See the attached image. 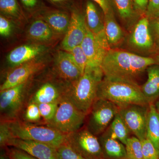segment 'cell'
I'll return each instance as SVG.
<instances>
[{
  "instance_id": "cell-1",
  "label": "cell",
  "mask_w": 159,
  "mask_h": 159,
  "mask_svg": "<svg viewBox=\"0 0 159 159\" xmlns=\"http://www.w3.org/2000/svg\"><path fill=\"white\" fill-rule=\"evenodd\" d=\"M159 64L156 58L144 57L128 51L110 49L101 65L104 76L136 82L149 66Z\"/></svg>"
},
{
  "instance_id": "cell-2",
  "label": "cell",
  "mask_w": 159,
  "mask_h": 159,
  "mask_svg": "<svg viewBox=\"0 0 159 159\" xmlns=\"http://www.w3.org/2000/svg\"><path fill=\"white\" fill-rule=\"evenodd\" d=\"M103 75L100 67H88L78 79L66 88L64 96L88 115L97 99L98 87Z\"/></svg>"
},
{
  "instance_id": "cell-3",
  "label": "cell",
  "mask_w": 159,
  "mask_h": 159,
  "mask_svg": "<svg viewBox=\"0 0 159 159\" xmlns=\"http://www.w3.org/2000/svg\"><path fill=\"white\" fill-rule=\"evenodd\" d=\"M97 98L109 100L119 107L130 104L149 105L136 82L105 76L99 83Z\"/></svg>"
},
{
  "instance_id": "cell-4",
  "label": "cell",
  "mask_w": 159,
  "mask_h": 159,
  "mask_svg": "<svg viewBox=\"0 0 159 159\" xmlns=\"http://www.w3.org/2000/svg\"><path fill=\"white\" fill-rule=\"evenodd\" d=\"M9 122L13 138L42 142L56 149L67 142L68 134L48 125H34L17 119Z\"/></svg>"
},
{
  "instance_id": "cell-5",
  "label": "cell",
  "mask_w": 159,
  "mask_h": 159,
  "mask_svg": "<svg viewBox=\"0 0 159 159\" xmlns=\"http://www.w3.org/2000/svg\"><path fill=\"white\" fill-rule=\"evenodd\" d=\"M87 116L64 96L58 103L54 118L47 125L62 133L69 134L82 128Z\"/></svg>"
},
{
  "instance_id": "cell-6",
  "label": "cell",
  "mask_w": 159,
  "mask_h": 159,
  "mask_svg": "<svg viewBox=\"0 0 159 159\" xmlns=\"http://www.w3.org/2000/svg\"><path fill=\"white\" fill-rule=\"evenodd\" d=\"M119 111V107L113 102L97 98L88 115L86 128L97 137L107 129Z\"/></svg>"
},
{
  "instance_id": "cell-7",
  "label": "cell",
  "mask_w": 159,
  "mask_h": 159,
  "mask_svg": "<svg viewBox=\"0 0 159 159\" xmlns=\"http://www.w3.org/2000/svg\"><path fill=\"white\" fill-rule=\"evenodd\" d=\"M67 142L86 159H104L98 137L86 127L69 134Z\"/></svg>"
},
{
  "instance_id": "cell-8",
  "label": "cell",
  "mask_w": 159,
  "mask_h": 159,
  "mask_svg": "<svg viewBox=\"0 0 159 159\" xmlns=\"http://www.w3.org/2000/svg\"><path fill=\"white\" fill-rule=\"evenodd\" d=\"M26 83L1 91V121L16 120L21 111L25 97Z\"/></svg>"
},
{
  "instance_id": "cell-9",
  "label": "cell",
  "mask_w": 159,
  "mask_h": 159,
  "mask_svg": "<svg viewBox=\"0 0 159 159\" xmlns=\"http://www.w3.org/2000/svg\"><path fill=\"white\" fill-rule=\"evenodd\" d=\"M148 106L130 104L119 107V113L129 131L140 140L146 139Z\"/></svg>"
},
{
  "instance_id": "cell-10",
  "label": "cell",
  "mask_w": 159,
  "mask_h": 159,
  "mask_svg": "<svg viewBox=\"0 0 159 159\" xmlns=\"http://www.w3.org/2000/svg\"><path fill=\"white\" fill-rule=\"evenodd\" d=\"M88 30L85 15L78 9H73L71 12L70 25L61 43L62 48L69 52L75 47L80 45Z\"/></svg>"
},
{
  "instance_id": "cell-11",
  "label": "cell",
  "mask_w": 159,
  "mask_h": 159,
  "mask_svg": "<svg viewBox=\"0 0 159 159\" xmlns=\"http://www.w3.org/2000/svg\"><path fill=\"white\" fill-rule=\"evenodd\" d=\"M86 55L90 67H100L107 52L111 49L107 43L103 41L88 30L80 45Z\"/></svg>"
},
{
  "instance_id": "cell-12",
  "label": "cell",
  "mask_w": 159,
  "mask_h": 159,
  "mask_svg": "<svg viewBox=\"0 0 159 159\" xmlns=\"http://www.w3.org/2000/svg\"><path fill=\"white\" fill-rule=\"evenodd\" d=\"M128 43L139 51H148L154 48L155 42L151 32L149 20L146 16L138 21L128 38Z\"/></svg>"
},
{
  "instance_id": "cell-13",
  "label": "cell",
  "mask_w": 159,
  "mask_h": 159,
  "mask_svg": "<svg viewBox=\"0 0 159 159\" xmlns=\"http://www.w3.org/2000/svg\"><path fill=\"white\" fill-rule=\"evenodd\" d=\"M7 145L13 146L38 159H57L56 148L42 142L14 138Z\"/></svg>"
},
{
  "instance_id": "cell-14",
  "label": "cell",
  "mask_w": 159,
  "mask_h": 159,
  "mask_svg": "<svg viewBox=\"0 0 159 159\" xmlns=\"http://www.w3.org/2000/svg\"><path fill=\"white\" fill-rule=\"evenodd\" d=\"M44 66L43 63L31 61L20 65L10 72L1 85L0 91L26 83L29 77Z\"/></svg>"
},
{
  "instance_id": "cell-15",
  "label": "cell",
  "mask_w": 159,
  "mask_h": 159,
  "mask_svg": "<svg viewBox=\"0 0 159 159\" xmlns=\"http://www.w3.org/2000/svg\"><path fill=\"white\" fill-rule=\"evenodd\" d=\"M55 68L60 77L70 83L78 79L83 74L74 62L70 53L66 51L58 52Z\"/></svg>"
},
{
  "instance_id": "cell-16",
  "label": "cell",
  "mask_w": 159,
  "mask_h": 159,
  "mask_svg": "<svg viewBox=\"0 0 159 159\" xmlns=\"http://www.w3.org/2000/svg\"><path fill=\"white\" fill-rule=\"evenodd\" d=\"M85 16L87 26L90 31L108 43L104 30V19L102 20L97 6L91 0H88L86 3Z\"/></svg>"
},
{
  "instance_id": "cell-17",
  "label": "cell",
  "mask_w": 159,
  "mask_h": 159,
  "mask_svg": "<svg viewBox=\"0 0 159 159\" xmlns=\"http://www.w3.org/2000/svg\"><path fill=\"white\" fill-rule=\"evenodd\" d=\"M64 94L65 89L61 90L54 84L46 83L38 89L30 99V102L37 104L59 102Z\"/></svg>"
},
{
  "instance_id": "cell-18",
  "label": "cell",
  "mask_w": 159,
  "mask_h": 159,
  "mask_svg": "<svg viewBox=\"0 0 159 159\" xmlns=\"http://www.w3.org/2000/svg\"><path fill=\"white\" fill-rule=\"evenodd\" d=\"M104 159H126L125 145L103 132L98 137Z\"/></svg>"
},
{
  "instance_id": "cell-19",
  "label": "cell",
  "mask_w": 159,
  "mask_h": 159,
  "mask_svg": "<svg viewBox=\"0 0 159 159\" xmlns=\"http://www.w3.org/2000/svg\"><path fill=\"white\" fill-rule=\"evenodd\" d=\"M43 48L40 46L23 45L20 46L11 51L7 56V61L13 66L21 65L31 61L40 54Z\"/></svg>"
},
{
  "instance_id": "cell-20",
  "label": "cell",
  "mask_w": 159,
  "mask_h": 159,
  "mask_svg": "<svg viewBox=\"0 0 159 159\" xmlns=\"http://www.w3.org/2000/svg\"><path fill=\"white\" fill-rule=\"evenodd\" d=\"M146 70L148 79L141 89L148 103H154L159 97V64L149 66Z\"/></svg>"
},
{
  "instance_id": "cell-21",
  "label": "cell",
  "mask_w": 159,
  "mask_h": 159,
  "mask_svg": "<svg viewBox=\"0 0 159 159\" xmlns=\"http://www.w3.org/2000/svg\"><path fill=\"white\" fill-rule=\"evenodd\" d=\"M42 19L50 26L53 31L58 33H66L70 25V16L65 11L50 10L43 11Z\"/></svg>"
},
{
  "instance_id": "cell-22",
  "label": "cell",
  "mask_w": 159,
  "mask_h": 159,
  "mask_svg": "<svg viewBox=\"0 0 159 159\" xmlns=\"http://www.w3.org/2000/svg\"><path fill=\"white\" fill-rule=\"evenodd\" d=\"M103 19L107 40L110 48L112 49L122 41L124 32L115 18L114 11L104 15Z\"/></svg>"
},
{
  "instance_id": "cell-23",
  "label": "cell",
  "mask_w": 159,
  "mask_h": 159,
  "mask_svg": "<svg viewBox=\"0 0 159 159\" xmlns=\"http://www.w3.org/2000/svg\"><path fill=\"white\" fill-rule=\"evenodd\" d=\"M146 138L153 143L159 156V113L154 103H150L148 106Z\"/></svg>"
},
{
  "instance_id": "cell-24",
  "label": "cell",
  "mask_w": 159,
  "mask_h": 159,
  "mask_svg": "<svg viewBox=\"0 0 159 159\" xmlns=\"http://www.w3.org/2000/svg\"><path fill=\"white\" fill-rule=\"evenodd\" d=\"M105 132L111 138L116 139L125 145L129 138V133H130L119 112L114 118Z\"/></svg>"
},
{
  "instance_id": "cell-25",
  "label": "cell",
  "mask_w": 159,
  "mask_h": 159,
  "mask_svg": "<svg viewBox=\"0 0 159 159\" xmlns=\"http://www.w3.org/2000/svg\"><path fill=\"white\" fill-rule=\"evenodd\" d=\"M28 34L32 39L45 41L52 37L53 30L45 21L40 19L32 23L28 31Z\"/></svg>"
},
{
  "instance_id": "cell-26",
  "label": "cell",
  "mask_w": 159,
  "mask_h": 159,
  "mask_svg": "<svg viewBox=\"0 0 159 159\" xmlns=\"http://www.w3.org/2000/svg\"><path fill=\"white\" fill-rule=\"evenodd\" d=\"M121 19L126 24L133 22L138 13L135 9L132 0H111Z\"/></svg>"
},
{
  "instance_id": "cell-27",
  "label": "cell",
  "mask_w": 159,
  "mask_h": 159,
  "mask_svg": "<svg viewBox=\"0 0 159 159\" xmlns=\"http://www.w3.org/2000/svg\"><path fill=\"white\" fill-rule=\"evenodd\" d=\"M126 159H144L141 140L136 137H129L125 145Z\"/></svg>"
},
{
  "instance_id": "cell-28",
  "label": "cell",
  "mask_w": 159,
  "mask_h": 159,
  "mask_svg": "<svg viewBox=\"0 0 159 159\" xmlns=\"http://www.w3.org/2000/svg\"><path fill=\"white\" fill-rule=\"evenodd\" d=\"M0 10L3 14L11 17L19 18L22 15L17 0H0Z\"/></svg>"
},
{
  "instance_id": "cell-29",
  "label": "cell",
  "mask_w": 159,
  "mask_h": 159,
  "mask_svg": "<svg viewBox=\"0 0 159 159\" xmlns=\"http://www.w3.org/2000/svg\"><path fill=\"white\" fill-rule=\"evenodd\" d=\"M68 52L70 54L74 62L84 74L86 69L89 67V61L81 46L75 47Z\"/></svg>"
},
{
  "instance_id": "cell-30",
  "label": "cell",
  "mask_w": 159,
  "mask_h": 159,
  "mask_svg": "<svg viewBox=\"0 0 159 159\" xmlns=\"http://www.w3.org/2000/svg\"><path fill=\"white\" fill-rule=\"evenodd\" d=\"M57 159H86L74 149L67 142L56 149Z\"/></svg>"
},
{
  "instance_id": "cell-31",
  "label": "cell",
  "mask_w": 159,
  "mask_h": 159,
  "mask_svg": "<svg viewBox=\"0 0 159 159\" xmlns=\"http://www.w3.org/2000/svg\"><path fill=\"white\" fill-rule=\"evenodd\" d=\"M59 102L54 103H42L37 104L39 108L41 116L48 123L52 120L57 110Z\"/></svg>"
},
{
  "instance_id": "cell-32",
  "label": "cell",
  "mask_w": 159,
  "mask_h": 159,
  "mask_svg": "<svg viewBox=\"0 0 159 159\" xmlns=\"http://www.w3.org/2000/svg\"><path fill=\"white\" fill-rule=\"evenodd\" d=\"M144 159H159L158 152L153 143L149 139L141 140Z\"/></svg>"
},
{
  "instance_id": "cell-33",
  "label": "cell",
  "mask_w": 159,
  "mask_h": 159,
  "mask_svg": "<svg viewBox=\"0 0 159 159\" xmlns=\"http://www.w3.org/2000/svg\"><path fill=\"white\" fill-rule=\"evenodd\" d=\"M41 117L38 105L34 102H29L25 113L26 121L29 122H36L40 121Z\"/></svg>"
},
{
  "instance_id": "cell-34",
  "label": "cell",
  "mask_w": 159,
  "mask_h": 159,
  "mask_svg": "<svg viewBox=\"0 0 159 159\" xmlns=\"http://www.w3.org/2000/svg\"><path fill=\"white\" fill-rule=\"evenodd\" d=\"M13 137L10 130L9 121H1L0 124V145L1 146L7 145L8 142Z\"/></svg>"
},
{
  "instance_id": "cell-35",
  "label": "cell",
  "mask_w": 159,
  "mask_h": 159,
  "mask_svg": "<svg viewBox=\"0 0 159 159\" xmlns=\"http://www.w3.org/2000/svg\"><path fill=\"white\" fill-rule=\"evenodd\" d=\"M145 16L149 20L156 18L159 16V0H148Z\"/></svg>"
},
{
  "instance_id": "cell-36",
  "label": "cell",
  "mask_w": 159,
  "mask_h": 159,
  "mask_svg": "<svg viewBox=\"0 0 159 159\" xmlns=\"http://www.w3.org/2000/svg\"><path fill=\"white\" fill-rule=\"evenodd\" d=\"M11 23L8 19L1 15L0 16V34L2 36H9L11 32Z\"/></svg>"
},
{
  "instance_id": "cell-37",
  "label": "cell",
  "mask_w": 159,
  "mask_h": 159,
  "mask_svg": "<svg viewBox=\"0 0 159 159\" xmlns=\"http://www.w3.org/2000/svg\"><path fill=\"white\" fill-rule=\"evenodd\" d=\"M91 1L97 3L99 7L101 8L104 15L114 11V7L111 0H91Z\"/></svg>"
},
{
  "instance_id": "cell-38",
  "label": "cell",
  "mask_w": 159,
  "mask_h": 159,
  "mask_svg": "<svg viewBox=\"0 0 159 159\" xmlns=\"http://www.w3.org/2000/svg\"><path fill=\"white\" fill-rule=\"evenodd\" d=\"M9 157L11 159H38L25 152L16 148L10 150L9 152Z\"/></svg>"
},
{
  "instance_id": "cell-39",
  "label": "cell",
  "mask_w": 159,
  "mask_h": 159,
  "mask_svg": "<svg viewBox=\"0 0 159 159\" xmlns=\"http://www.w3.org/2000/svg\"><path fill=\"white\" fill-rule=\"evenodd\" d=\"M135 9L138 14H145L148 6V0H132Z\"/></svg>"
},
{
  "instance_id": "cell-40",
  "label": "cell",
  "mask_w": 159,
  "mask_h": 159,
  "mask_svg": "<svg viewBox=\"0 0 159 159\" xmlns=\"http://www.w3.org/2000/svg\"><path fill=\"white\" fill-rule=\"evenodd\" d=\"M149 26L154 42L159 39V16L149 21Z\"/></svg>"
},
{
  "instance_id": "cell-41",
  "label": "cell",
  "mask_w": 159,
  "mask_h": 159,
  "mask_svg": "<svg viewBox=\"0 0 159 159\" xmlns=\"http://www.w3.org/2000/svg\"><path fill=\"white\" fill-rule=\"evenodd\" d=\"M23 6L29 10L36 9L39 4V0H20Z\"/></svg>"
},
{
  "instance_id": "cell-42",
  "label": "cell",
  "mask_w": 159,
  "mask_h": 159,
  "mask_svg": "<svg viewBox=\"0 0 159 159\" xmlns=\"http://www.w3.org/2000/svg\"><path fill=\"white\" fill-rule=\"evenodd\" d=\"M51 2L55 4H66L70 2V0H48Z\"/></svg>"
},
{
  "instance_id": "cell-43",
  "label": "cell",
  "mask_w": 159,
  "mask_h": 159,
  "mask_svg": "<svg viewBox=\"0 0 159 159\" xmlns=\"http://www.w3.org/2000/svg\"><path fill=\"white\" fill-rule=\"evenodd\" d=\"M155 49L157 54V59L159 63V39L155 42Z\"/></svg>"
},
{
  "instance_id": "cell-44",
  "label": "cell",
  "mask_w": 159,
  "mask_h": 159,
  "mask_svg": "<svg viewBox=\"0 0 159 159\" xmlns=\"http://www.w3.org/2000/svg\"><path fill=\"white\" fill-rule=\"evenodd\" d=\"M156 107L157 110L159 113V100L157 102L156 104L155 105Z\"/></svg>"
},
{
  "instance_id": "cell-45",
  "label": "cell",
  "mask_w": 159,
  "mask_h": 159,
  "mask_svg": "<svg viewBox=\"0 0 159 159\" xmlns=\"http://www.w3.org/2000/svg\"><path fill=\"white\" fill-rule=\"evenodd\" d=\"M0 159H7L6 157L3 156H1V158H0Z\"/></svg>"
}]
</instances>
